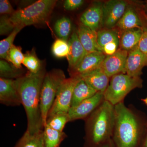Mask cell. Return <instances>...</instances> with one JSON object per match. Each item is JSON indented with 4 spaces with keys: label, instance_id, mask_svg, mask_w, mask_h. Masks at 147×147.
Here are the masks:
<instances>
[{
    "label": "cell",
    "instance_id": "1",
    "mask_svg": "<svg viewBox=\"0 0 147 147\" xmlns=\"http://www.w3.org/2000/svg\"><path fill=\"white\" fill-rule=\"evenodd\" d=\"M112 140L115 147H139L147 125L146 115L124 102L115 105Z\"/></svg>",
    "mask_w": 147,
    "mask_h": 147
},
{
    "label": "cell",
    "instance_id": "2",
    "mask_svg": "<svg viewBox=\"0 0 147 147\" xmlns=\"http://www.w3.org/2000/svg\"><path fill=\"white\" fill-rule=\"evenodd\" d=\"M45 74L42 71L36 74L28 71L22 77L16 79L21 104L26 114V130L31 134H34L44 129L40 112V98Z\"/></svg>",
    "mask_w": 147,
    "mask_h": 147
},
{
    "label": "cell",
    "instance_id": "3",
    "mask_svg": "<svg viewBox=\"0 0 147 147\" xmlns=\"http://www.w3.org/2000/svg\"><path fill=\"white\" fill-rule=\"evenodd\" d=\"M84 121V147H102L113 137L115 106L105 100Z\"/></svg>",
    "mask_w": 147,
    "mask_h": 147
},
{
    "label": "cell",
    "instance_id": "4",
    "mask_svg": "<svg viewBox=\"0 0 147 147\" xmlns=\"http://www.w3.org/2000/svg\"><path fill=\"white\" fill-rule=\"evenodd\" d=\"M57 1L39 0L25 8L15 11L10 16L14 26L24 28L27 26L42 24L48 20Z\"/></svg>",
    "mask_w": 147,
    "mask_h": 147
},
{
    "label": "cell",
    "instance_id": "5",
    "mask_svg": "<svg viewBox=\"0 0 147 147\" xmlns=\"http://www.w3.org/2000/svg\"><path fill=\"white\" fill-rule=\"evenodd\" d=\"M110 83L104 93L105 100L115 105L121 102L132 90L143 87V80L140 76H129L120 73L110 78Z\"/></svg>",
    "mask_w": 147,
    "mask_h": 147
},
{
    "label": "cell",
    "instance_id": "6",
    "mask_svg": "<svg viewBox=\"0 0 147 147\" xmlns=\"http://www.w3.org/2000/svg\"><path fill=\"white\" fill-rule=\"evenodd\" d=\"M62 70L55 69L45 74L40 92V109L45 127L48 113L53 106L59 88L65 79Z\"/></svg>",
    "mask_w": 147,
    "mask_h": 147
},
{
    "label": "cell",
    "instance_id": "7",
    "mask_svg": "<svg viewBox=\"0 0 147 147\" xmlns=\"http://www.w3.org/2000/svg\"><path fill=\"white\" fill-rule=\"evenodd\" d=\"M81 79L80 77H70L62 83L47 118L58 113H68L71 107L74 89Z\"/></svg>",
    "mask_w": 147,
    "mask_h": 147
},
{
    "label": "cell",
    "instance_id": "8",
    "mask_svg": "<svg viewBox=\"0 0 147 147\" xmlns=\"http://www.w3.org/2000/svg\"><path fill=\"white\" fill-rule=\"evenodd\" d=\"M127 2L110 0L102 4V27L112 29L116 26L127 7Z\"/></svg>",
    "mask_w": 147,
    "mask_h": 147
},
{
    "label": "cell",
    "instance_id": "9",
    "mask_svg": "<svg viewBox=\"0 0 147 147\" xmlns=\"http://www.w3.org/2000/svg\"><path fill=\"white\" fill-rule=\"evenodd\" d=\"M105 100L104 93L97 92L93 96L82 101L79 105L71 107L68 113L69 121L85 120Z\"/></svg>",
    "mask_w": 147,
    "mask_h": 147
},
{
    "label": "cell",
    "instance_id": "10",
    "mask_svg": "<svg viewBox=\"0 0 147 147\" xmlns=\"http://www.w3.org/2000/svg\"><path fill=\"white\" fill-rule=\"evenodd\" d=\"M128 52L119 48L113 55L106 56L100 67L111 78L119 74H125Z\"/></svg>",
    "mask_w": 147,
    "mask_h": 147
},
{
    "label": "cell",
    "instance_id": "11",
    "mask_svg": "<svg viewBox=\"0 0 147 147\" xmlns=\"http://www.w3.org/2000/svg\"><path fill=\"white\" fill-rule=\"evenodd\" d=\"M0 102L6 106L12 107L22 105L16 79L1 77Z\"/></svg>",
    "mask_w": 147,
    "mask_h": 147
},
{
    "label": "cell",
    "instance_id": "12",
    "mask_svg": "<svg viewBox=\"0 0 147 147\" xmlns=\"http://www.w3.org/2000/svg\"><path fill=\"white\" fill-rule=\"evenodd\" d=\"M106 56L102 52L87 53L79 65L69 71L70 77H80L99 68Z\"/></svg>",
    "mask_w": 147,
    "mask_h": 147
},
{
    "label": "cell",
    "instance_id": "13",
    "mask_svg": "<svg viewBox=\"0 0 147 147\" xmlns=\"http://www.w3.org/2000/svg\"><path fill=\"white\" fill-rule=\"evenodd\" d=\"M145 66H147V57L140 51L138 45L128 52L125 74L139 77L143 74L142 69Z\"/></svg>",
    "mask_w": 147,
    "mask_h": 147
},
{
    "label": "cell",
    "instance_id": "14",
    "mask_svg": "<svg viewBox=\"0 0 147 147\" xmlns=\"http://www.w3.org/2000/svg\"><path fill=\"white\" fill-rule=\"evenodd\" d=\"M102 4L95 3L80 17L81 24L94 31L97 32L102 26Z\"/></svg>",
    "mask_w": 147,
    "mask_h": 147
},
{
    "label": "cell",
    "instance_id": "15",
    "mask_svg": "<svg viewBox=\"0 0 147 147\" xmlns=\"http://www.w3.org/2000/svg\"><path fill=\"white\" fill-rule=\"evenodd\" d=\"M69 53L67 57L69 63V70L76 68L87 54L79 40L76 32H73L68 41Z\"/></svg>",
    "mask_w": 147,
    "mask_h": 147
},
{
    "label": "cell",
    "instance_id": "16",
    "mask_svg": "<svg viewBox=\"0 0 147 147\" xmlns=\"http://www.w3.org/2000/svg\"><path fill=\"white\" fill-rule=\"evenodd\" d=\"M79 40L87 53L102 52L97 40V32L81 24L76 31Z\"/></svg>",
    "mask_w": 147,
    "mask_h": 147
},
{
    "label": "cell",
    "instance_id": "17",
    "mask_svg": "<svg viewBox=\"0 0 147 147\" xmlns=\"http://www.w3.org/2000/svg\"><path fill=\"white\" fill-rule=\"evenodd\" d=\"M80 78L96 91L103 93L107 89L110 81V78L100 67L82 75Z\"/></svg>",
    "mask_w": 147,
    "mask_h": 147
},
{
    "label": "cell",
    "instance_id": "18",
    "mask_svg": "<svg viewBox=\"0 0 147 147\" xmlns=\"http://www.w3.org/2000/svg\"><path fill=\"white\" fill-rule=\"evenodd\" d=\"M115 27L123 32L131 29H143L144 23L134 9L131 7H127Z\"/></svg>",
    "mask_w": 147,
    "mask_h": 147
},
{
    "label": "cell",
    "instance_id": "19",
    "mask_svg": "<svg viewBox=\"0 0 147 147\" xmlns=\"http://www.w3.org/2000/svg\"><path fill=\"white\" fill-rule=\"evenodd\" d=\"M143 29H134L122 32L119 38V48L129 52L139 44Z\"/></svg>",
    "mask_w": 147,
    "mask_h": 147
},
{
    "label": "cell",
    "instance_id": "20",
    "mask_svg": "<svg viewBox=\"0 0 147 147\" xmlns=\"http://www.w3.org/2000/svg\"><path fill=\"white\" fill-rule=\"evenodd\" d=\"M97 92L96 90L81 79L76 84L74 89L71 107L79 105L84 100L93 96Z\"/></svg>",
    "mask_w": 147,
    "mask_h": 147
},
{
    "label": "cell",
    "instance_id": "21",
    "mask_svg": "<svg viewBox=\"0 0 147 147\" xmlns=\"http://www.w3.org/2000/svg\"><path fill=\"white\" fill-rule=\"evenodd\" d=\"M43 131L31 134L26 130L13 147H45Z\"/></svg>",
    "mask_w": 147,
    "mask_h": 147
},
{
    "label": "cell",
    "instance_id": "22",
    "mask_svg": "<svg viewBox=\"0 0 147 147\" xmlns=\"http://www.w3.org/2000/svg\"><path fill=\"white\" fill-rule=\"evenodd\" d=\"M67 137L64 131H57L49 127H44L43 138L45 147H59Z\"/></svg>",
    "mask_w": 147,
    "mask_h": 147
},
{
    "label": "cell",
    "instance_id": "23",
    "mask_svg": "<svg viewBox=\"0 0 147 147\" xmlns=\"http://www.w3.org/2000/svg\"><path fill=\"white\" fill-rule=\"evenodd\" d=\"M23 28L16 27L7 37L0 41V57L2 59L8 61L9 52L13 46V42L16 35Z\"/></svg>",
    "mask_w": 147,
    "mask_h": 147
},
{
    "label": "cell",
    "instance_id": "24",
    "mask_svg": "<svg viewBox=\"0 0 147 147\" xmlns=\"http://www.w3.org/2000/svg\"><path fill=\"white\" fill-rule=\"evenodd\" d=\"M21 69L16 68L12 64H9L6 61H0V76L1 78L16 79L22 77L23 74Z\"/></svg>",
    "mask_w": 147,
    "mask_h": 147
},
{
    "label": "cell",
    "instance_id": "25",
    "mask_svg": "<svg viewBox=\"0 0 147 147\" xmlns=\"http://www.w3.org/2000/svg\"><path fill=\"white\" fill-rule=\"evenodd\" d=\"M97 40L98 45L102 50L105 45L112 42L119 43V38L117 32L112 29H104L97 32Z\"/></svg>",
    "mask_w": 147,
    "mask_h": 147
},
{
    "label": "cell",
    "instance_id": "26",
    "mask_svg": "<svg viewBox=\"0 0 147 147\" xmlns=\"http://www.w3.org/2000/svg\"><path fill=\"white\" fill-rule=\"evenodd\" d=\"M55 32L59 37L67 41L71 30V23L69 18L63 17L57 21L55 25Z\"/></svg>",
    "mask_w": 147,
    "mask_h": 147
},
{
    "label": "cell",
    "instance_id": "27",
    "mask_svg": "<svg viewBox=\"0 0 147 147\" xmlns=\"http://www.w3.org/2000/svg\"><path fill=\"white\" fill-rule=\"evenodd\" d=\"M69 122L68 113H58L47 119L45 126L57 131H63L65 125Z\"/></svg>",
    "mask_w": 147,
    "mask_h": 147
},
{
    "label": "cell",
    "instance_id": "28",
    "mask_svg": "<svg viewBox=\"0 0 147 147\" xmlns=\"http://www.w3.org/2000/svg\"><path fill=\"white\" fill-rule=\"evenodd\" d=\"M23 64L31 73L36 74L41 71L40 61L37 57L34 51L28 52L24 55Z\"/></svg>",
    "mask_w": 147,
    "mask_h": 147
},
{
    "label": "cell",
    "instance_id": "29",
    "mask_svg": "<svg viewBox=\"0 0 147 147\" xmlns=\"http://www.w3.org/2000/svg\"><path fill=\"white\" fill-rule=\"evenodd\" d=\"M52 51L53 55L56 57H67L69 53L68 42L61 38L56 40L52 46Z\"/></svg>",
    "mask_w": 147,
    "mask_h": 147
},
{
    "label": "cell",
    "instance_id": "30",
    "mask_svg": "<svg viewBox=\"0 0 147 147\" xmlns=\"http://www.w3.org/2000/svg\"><path fill=\"white\" fill-rule=\"evenodd\" d=\"M24 59V55L21 47L13 45L9 52L8 61L11 63L16 68L21 69Z\"/></svg>",
    "mask_w": 147,
    "mask_h": 147
},
{
    "label": "cell",
    "instance_id": "31",
    "mask_svg": "<svg viewBox=\"0 0 147 147\" xmlns=\"http://www.w3.org/2000/svg\"><path fill=\"white\" fill-rule=\"evenodd\" d=\"M15 27L10 20V16L3 15L1 16L0 19V34L4 35L11 33Z\"/></svg>",
    "mask_w": 147,
    "mask_h": 147
},
{
    "label": "cell",
    "instance_id": "32",
    "mask_svg": "<svg viewBox=\"0 0 147 147\" xmlns=\"http://www.w3.org/2000/svg\"><path fill=\"white\" fill-rule=\"evenodd\" d=\"M138 47L139 50L147 57V22L144 23L143 33Z\"/></svg>",
    "mask_w": 147,
    "mask_h": 147
},
{
    "label": "cell",
    "instance_id": "33",
    "mask_svg": "<svg viewBox=\"0 0 147 147\" xmlns=\"http://www.w3.org/2000/svg\"><path fill=\"white\" fill-rule=\"evenodd\" d=\"M15 11L8 0H1L0 1V13L1 14L11 15L14 13Z\"/></svg>",
    "mask_w": 147,
    "mask_h": 147
},
{
    "label": "cell",
    "instance_id": "34",
    "mask_svg": "<svg viewBox=\"0 0 147 147\" xmlns=\"http://www.w3.org/2000/svg\"><path fill=\"white\" fill-rule=\"evenodd\" d=\"M84 2L83 0H66L63 4V7L67 10H75L82 6Z\"/></svg>",
    "mask_w": 147,
    "mask_h": 147
},
{
    "label": "cell",
    "instance_id": "35",
    "mask_svg": "<svg viewBox=\"0 0 147 147\" xmlns=\"http://www.w3.org/2000/svg\"><path fill=\"white\" fill-rule=\"evenodd\" d=\"M119 42H112L105 45L102 48V52L106 56L113 55L118 50Z\"/></svg>",
    "mask_w": 147,
    "mask_h": 147
},
{
    "label": "cell",
    "instance_id": "36",
    "mask_svg": "<svg viewBox=\"0 0 147 147\" xmlns=\"http://www.w3.org/2000/svg\"><path fill=\"white\" fill-rule=\"evenodd\" d=\"M139 147H147V125Z\"/></svg>",
    "mask_w": 147,
    "mask_h": 147
},
{
    "label": "cell",
    "instance_id": "37",
    "mask_svg": "<svg viewBox=\"0 0 147 147\" xmlns=\"http://www.w3.org/2000/svg\"><path fill=\"white\" fill-rule=\"evenodd\" d=\"M102 147H115L112 139H110V141Z\"/></svg>",
    "mask_w": 147,
    "mask_h": 147
},
{
    "label": "cell",
    "instance_id": "38",
    "mask_svg": "<svg viewBox=\"0 0 147 147\" xmlns=\"http://www.w3.org/2000/svg\"><path fill=\"white\" fill-rule=\"evenodd\" d=\"M142 101L147 106V96L146 98L142 99Z\"/></svg>",
    "mask_w": 147,
    "mask_h": 147
},
{
    "label": "cell",
    "instance_id": "39",
    "mask_svg": "<svg viewBox=\"0 0 147 147\" xmlns=\"http://www.w3.org/2000/svg\"><path fill=\"white\" fill-rule=\"evenodd\" d=\"M144 17L145 20H146V21L147 22V14L145 13V14H144Z\"/></svg>",
    "mask_w": 147,
    "mask_h": 147
}]
</instances>
